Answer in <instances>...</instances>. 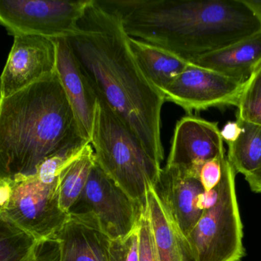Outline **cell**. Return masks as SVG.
Wrapping results in <instances>:
<instances>
[{"label":"cell","mask_w":261,"mask_h":261,"mask_svg":"<svg viewBox=\"0 0 261 261\" xmlns=\"http://www.w3.org/2000/svg\"><path fill=\"white\" fill-rule=\"evenodd\" d=\"M67 40L97 95L161 164V112L166 98L140 70L118 15L100 0H91L77 31Z\"/></svg>","instance_id":"1"},{"label":"cell","mask_w":261,"mask_h":261,"mask_svg":"<svg viewBox=\"0 0 261 261\" xmlns=\"http://www.w3.org/2000/svg\"><path fill=\"white\" fill-rule=\"evenodd\" d=\"M125 33L190 62L261 30L244 0H100Z\"/></svg>","instance_id":"2"},{"label":"cell","mask_w":261,"mask_h":261,"mask_svg":"<svg viewBox=\"0 0 261 261\" xmlns=\"http://www.w3.org/2000/svg\"><path fill=\"white\" fill-rule=\"evenodd\" d=\"M88 144L57 71L0 99V178L32 175L48 159Z\"/></svg>","instance_id":"3"},{"label":"cell","mask_w":261,"mask_h":261,"mask_svg":"<svg viewBox=\"0 0 261 261\" xmlns=\"http://www.w3.org/2000/svg\"><path fill=\"white\" fill-rule=\"evenodd\" d=\"M97 97L91 141L96 163L133 199L146 205L147 192L160 180L161 164L151 157L111 107Z\"/></svg>","instance_id":"4"},{"label":"cell","mask_w":261,"mask_h":261,"mask_svg":"<svg viewBox=\"0 0 261 261\" xmlns=\"http://www.w3.org/2000/svg\"><path fill=\"white\" fill-rule=\"evenodd\" d=\"M82 150L51 157L32 175L0 178V218L19 226L39 241L54 238L70 218L59 204V174Z\"/></svg>","instance_id":"5"},{"label":"cell","mask_w":261,"mask_h":261,"mask_svg":"<svg viewBox=\"0 0 261 261\" xmlns=\"http://www.w3.org/2000/svg\"><path fill=\"white\" fill-rule=\"evenodd\" d=\"M236 174L227 156L216 200L186 237L191 261H240L245 255Z\"/></svg>","instance_id":"6"},{"label":"cell","mask_w":261,"mask_h":261,"mask_svg":"<svg viewBox=\"0 0 261 261\" xmlns=\"http://www.w3.org/2000/svg\"><path fill=\"white\" fill-rule=\"evenodd\" d=\"M91 0H1L0 22L9 34L67 39L77 31V24Z\"/></svg>","instance_id":"7"},{"label":"cell","mask_w":261,"mask_h":261,"mask_svg":"<svg viewBox=\"0 0 261 261\" xmlns=\"http://www.w3.org/2000/svg\"><path fill=\"white\" fill-rule=\"evenodd\" d=\"M146 205L133 199L95 163L69 214L92 215L102 230L115 240L127 236L137 227Z\"/></svg>","instance_id":"8"},{"label":"cell","mask_w":261,"mask_h":261,"mask_svg":"<svg viewBox=\"0 0 261 261\" xmlns=\"http://www.w3.org/2000/svg\"><path fill=\"white\" fill-rule=\"evenodd\" d=\"M244 84L189 63L164 96L166 101L172 102L192 114L211 108L238 106Z\"/></svg>","instance_id":"9"},{"label":"cell","mask_w":261,"mask_h":261,"mask_svg":"<svg viewBox=\"0 0 261 261\" xmlns=\"http://www.w3.org/2000/svg\"><path fill=\"white\" fill-rule=\"evenodd\" d=\"M57 44L54 39L36 36H15L1 75L0 99L56 74Z\"/></svg>","instance_id":"10"},{"label":"cell","mask_w":261,"mask_h":261,"mask_svg":"<svg viewBox=\"0 0 261 261\" xmlns=\"http://www.w3.org/2000/svg\"><path fill=\"white\" fill-rule=\"evenodd\" d=\"M225 155L218 123L189 114L176 123L166 166L187 169L198 175L203 163Z\"/></svg>","instance_id":"11"},{"label":"cell","mask_w":261,"mask_h":261,"mask_svg":"<svg viewBox=\"0 0 261 261\" xmlns=\"http://www.w3.org/2000/svg\"><path fill=\"white\" fill-rule=\"evenodd\" d=\"M155 189L186 241L204 212L201 197L205 191L198 175L187 169L166 166L162 169Z\"/></svg>","instance_id":"12"},{"label":"cell","mask_w":261,"mask_h":261,"mask_svg":"<svg viewBox=\"0 0 261 261\" xmlns=\"http://www.w3.org/2000/svg\"><path fill=\"white\" fill-rule=\"evenodd\" d=\"M57 71L85 140L91 144L97 97L67 39H56Z\"/></svg>","instance_id":"13"},{"label":"cell","mask_w":261,"mask_h":261,"mask_svg":"<svg viewBox=\"0 0 261 261\" xmlns=\"http://www.w3.org/2000/svg\"><path fill=\"white\" fill-rule=\"evenodd\" d=\"M55 238L60 248L59 261H109L111 238L89 214L70 215Z\"/></svg>","instance_id":"14"},{"label":"cell","mask_w":261,"mask_h":261,"mask_svg":"<svg viewBox=\"0 0 261 261\" xmlns=\"http://www.w3.org/2000/svg\"><path fill=\"white\" fill-rule=\"evenodd\" d=\"M189 63L246 83L261 65V30L232 45L197 58Z\"/></svg>","instance_id":"15"},{"label":"cell","mask_w":261,"mask_h":261,"mask_svg":"<svg viewBox=\"0 0 261 261\" xmlns=\"http://www.w3.org/2000/svg\"><path fill=\"white\" fill-rule=\"evenodd\" d=\"M129 45L145 77L163 94L189 64L169 51L129 36Z\"/></svg>","instance_id":"16"},{"label":"cell","mask_w":261,"mask_h":261,"mask_svg":"<svg viewBox=\"0 0 261 261\" xmlns=\"http://www.w3.org/2000/svg\"><path fill=\"white\" fill-rule=\"evenodd\" d=\"M146 205L159 261H191L186 241L169 216L155 188L147 192Z\"/></svg>","instance_id":"17"},{"label":"cell","mask_w":261,"mask_h":261,"mask_svg":"<svg viewBox=\"0 0 261 261\" xmlns=\"http://www.w3.org/2000/svg\"><path fill=\"white\" fill-rule=\"evenodd\" d=\"M95 163L94 149L88 144L61 171L58 191L59 204L64 212L69 214L73 204L82 195Z\"/></svg>","instance_id":"18"},{"label":"cell","mask_w":261,"mask_h":261,"mask_svg":"<svg viewBox=\"0 0 261 261\" xmlns=\"http://www.w3.org/2000/svg\"><path fill=\"white\" fill-rule=\"evenodd\" d=\"M238 121L242 130L234 142L227 144V156L236 173L246 177L261 166V126Z\"/></svg>","instance_id":"19"},{"label":"cell","mask_w":261,"mask_h":261,"mask_svg":"<svg viewBox=\"0 0 261 261\" xmlns=\"http://www.w3.org/2000/svg\"><path fill=\"white\" fill-rule=\"evenodd\" d=\"M38 241L27 230L0 218V261H22Z\"/></svg>","instance_id":"20"},{"label":"cell","mask_w":261,"mask_h":261,"mask_svg":"<svg viewBox=\"0 0 261 261\" xmlns=\"http://www.w3.org/2000/svg\"><path fill=\"white\" fill-rule=\"evenodd\" d=\"M237 108V120L261 126V65L244 84Z\"/></svg>","instance_id":"21"},{"label":"cell","mask_w":261,"mask_h":261,"mask_svg":"<svg viewBox=\"0 0 261 261\" xmlns=\"http://www.w3.org/2000/svg\"><path fill=\"white\" fill-rule=\"evenodd\" d=\"M139 252L140 222L127 236L111 240L109 261H139Z\"/></svg>","instance_id":"22"},{"label":"cell","mask_w":261,"mask_h":261,"mask_svg":"<svg viewBox=\"0 0 261 261\" xmlns=\"http://www.w3.org/2000/svg\"><path fill=\"white\" fill-rule=\"evenodd\" d=\"M139 254V261H159L147 205L144 207L140 220Z\"/></svg>","instance_id":"23"},{"label":"cell","mask_w":261,"mask_h":261,"mask_svg":"<svg viewBox=\"0 0 261 261\" xmlns=\"http://www.w3.org/2000/svg\"><path fill=\"white\" fill-rule=\"evenodd\" d=\"M227 155L203 163L198 169V178L206 192L215 189L221 181Z\"/></svg>","instance_id":"24"},{"label":"cell","mask_w":261,"mask_h":261,"mask_svg":"<svg viewBox=\"0 0 261 261\" xmlns=\"http://www.w3.org/2000/svg\"><path fill=\"white\" fill-rule=\"evenodd\" d=\"M60 248L55 238L41 240L22 261H59Z\"/></svg>","instance_id":"25"},{"label":"cell","mask_w":261,"mask_h":261,"mask_svg":"<svg viewBox=\"0 0 261 261\" xmlns=\"http://www.w3.org/2000/svg\"><path fill=\"white\" fill-rule=\"evenodd\" d=\"M241 130H242V127L238 120L229 121L224 125L222 129H221V137L227 144H229L233 143L238 138Z\"/></svg>","instance_id":"26"},{"label":"cell","mask_w":261,"mask_h":261,"mask_svg":"<svg viewBox=\"0 0 261 261\" xmlns=\"http://www.w3.org/2000/svg\"><path fill=\"white\" fill-rule=\"evenodd\" d=\"M249 187L255 193H261V166L259 169L245 177Z\"/></svg>","instance_id":"27"},{"label":"cell","mask_w":261,"mask_h":261,"mask_svg":"<svg viewBox=\"0 0 261 261\" xmlns=\"http://www.w3.org/2000/svg\"><path fill=\"white\" fill-rule=\"evenodd\" d=\"M247 6L253 10V13L261 19V0H244Z\"/></svg>","instance_id":"28"}]
</instances>
